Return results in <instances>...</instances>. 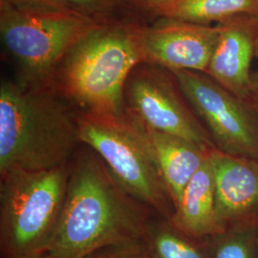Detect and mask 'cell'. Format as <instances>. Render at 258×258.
Segmentation results:
<instances>
[{
	"instance_id": "5",
	"label": "cell",
	"mask_w": 258,
	"mask_h": 258,
	"mask_svg": "<svg viewBox=\"0 0 258 258\" xmlns=\"http://www.w3.org/2000/svg\"><path fill=\"white\" fill-rule=\"evenodd\" d=\"M71 163L50 170L0 175L1 258L45 253L64 204Z\"/></svg>"
},
{
	"instance_id": "8",
	"label": "cell",
	"mask_w": 258,
	"mask_h": 258,
	"mask_svg": "<svg viewBox=\"0 0 258 258\" xmlns=\"http://www.w3.org/2000/svg\"><path fill=\"white\" fill-rule=\"evenodd\" d=\"M126 109L148 127L215 148L171 71L148 62L139 63L124 88Z\"/></svg>"
},
{
	"instance_id": "3",
	"label": "cell",
	"mask_w": 258,
	"mask_h": 258,
	"mask_svg": "<svg viewBox=\"0 0 258 258\" xmlns=\"http://www.w3.org/2000/svg\"><path fill=\"white\" fill-rule=\"evenodd\" d=\"M141 25L112 22L94 28L67 52L48 84L78 112H123L126 81L132 70L144 62Z\"/></svg>"
},
{
	"instance_id": "13",
	"label": "cell",
	"mask_w": 258,
	"mask_h": 258,
	"mask_svg": "<svg viewBox=\"0 0 258 258\" xmlns=\"http://www.w3.org/2000/svg\"><path fill=\"white\" fill-rule=\"evenodd\" d=\"M148 129L175 210L181 201L185 186L203 166L213 148H202L174 135L150 127Z\"/></svg>"
},
{
	"instance_id": "1",
	"label": "cell",
	"mask_w": 258,
	"mask_h": 258,
	"mask_svg": "<svg viewBox=\"0 0 258 258\" xmlns=\"http://www.w3.org/2000/svg\"><path fill=\"white\" fill-rule=\"evenodd\" d=\"M85 147L71 162L63 208L45 250L51 257H85L105 247L144 241L148 231L140 202Z\"/></svg>"
},
{
	"instance_id": "23",
	"label": "cell",
	"mask_w": 258,
	"mask_h": 258,
	"mask_svg": "<svg viewBox=\"0 0 258 258\" xmlns=\"http://www.w3.org/2000/svg\"><path fill=\"white\" fill-rule=\"evenodd\" d=\"M36 258H53V257H51V256H50V255H48V254H45V253H44V254H42V255H40V256H37V257H36Z\"/></svg>"
},
{
	"instance_id": "16",
	"label": "cell",
	"mask_w": 258,
	"mask_h": 258,
	"mask_svg": "<svg viewBox=\"0 0 258 258\" xmlns=\"http://www.w3.org/2000/svg\"><path fill=\"white\" fill-rule=\"evenodd\" d=\"M144 241L150 258H207L202 249L166 227L148 226Z\"/></svg>"
},
{
	"instance_id": "9",
	"label": "cell",
	"mask_w": 258,
	"mask_h": 258,
	"mask_svg": "<svg viewBox=\"0 0 258 258\" xmlns=\"http://www.w3.org/2000/svg\"><path fill=\"white\" fill-rule=\"evenodd\" d=\"M218 24L205 25L161 18L153 25H141L140 45L144 62L169 71L206 73L219 38Z\"/></svg>"
},
{
	"instance_id": "15",
	"label": "cell",
	"mask_w": 258,
	"mask_h": 258,
	"mask_svg": "<svg viewBox=\"0 0 258 258\" xmlns=\"http://www.w3.org/2000/svg\"><path fill=\"white\" fill-rule=\"evenodd\" d=\"M71 11L92 19L99 24L112 22H135L142 14L130 0H64Z\"/></svg>"
},
{
	"instance_id": "20",
	"label": "cell",
	"mask_w": 258,
	"mask_h": 258,
	"mask_svg": "<svg viewBox=\"0 0 258 258\" xmlns=\"http://www.w3.org/2000/svg\"><path fill=\"white\" fill-rule=\"evenodd\" d=\"M130 2L141 13L160 18H168L172 10L170 0H130Z\"/></svg>"
},
{
	"instance_id": "4",
	"label": "cell",
	"mask_w": 258,
	"mask_h": 258,
	"mask_svg": "<svg viewBox=\"0 0 258 258\" xmlns=\"http://www.w3.org/2000/svg\"><path fill=\"white\" fill-rule=\"evenodd\" d=\"M80 137L102 158L135 200L168 216L172 204L148 129L127 109L119 114L78 112Z\"/></svg>"
},
{
	"instance_id": "18",
	"label": "cell",
	"mask_w": 258,
	"mask_h": 258,
	"mask_svg": "<svg viewBox=\"0 0 258 258\" xmlns=\"http://www.w3.org/2000/svg\"><path fill=\"white\" fill-rule=\"evenodd\" d=\"M0 4L32 13H54L71 11L64 0H0Z\"/></svg>"
},
{
	"instance_id": "14",
	"label": "cell",
	"mask_w": 258,
	"mask_h": 258,
	"mask_svg": "<svg viewBox=\"0 0 258 258\" xmlns=\"http://www.w3.org/2000/svg\"><path fill=\"white\" fill-rule=\"evenodd\" d=\"M258 14V0H182L173 6L168 18L212 25L227 19Z\"/></svg>"
},
{
	"instance_id": "11",
	"label": "cell",
	"mask_w": 258,
	"mask_h": 258,
	"mask_svg": "<svg viewBox=\"0 0 258 258\" xmlns=\"http://www.w3.org/2000/svg\"><path fill=\"white\" fill-rule=\"evenodd\" d=\"M217 24L219 38L206 74L235 96L253 103L250 68L255 57V17L239 16Z\"/></svg>"
},
{
	"instance_id": "24",
	"label": "cell",
	"mask_w": 258,
	"mask_h": 258,
	"mask_svg": "<svg viewBox=\"0 0 258 258\" xmlns=\"http://www.w3.org/2000/svg\"><path fill=\"white\" fill-rule=\"evenodd\" d=\"M143 258H150L149 254H148V250H147V247H146V251H145V254H144Z\"/></svg>"
},
{
	"instance_id": "21",
	"label": "cell",
	"mask_w": 258,
	"mask_h": 258,
	"mask_svg": "<svg viewBox=\"0 0 258 258\" xmlns=\"http://www.w3.org/2000/svg\"><path fill=\"white\" fill-rule=\"evenodd\" d=\"M256 22V37H255V57L258 59V14L254 15ZM251 92H252V102L258 106V69L251 75Z\"/></svg>"
},
{
	"instance_id": "10",
	"label": "cell",
	"mask_w": 258,
	"mask_h": 258,
	"mask_svg": "<svg viewBox=\"0 0 258 258\" xmlns=\"http://www.w3.org/2000/svg\"><path fill=\"white\" fill-rule=\"evenodd\" d=\"M215 209L224 231L258 221V160L233 156L213 148L210 154Z\"/></svg>"
},
{
	"instance_id": "6",
	"label": "cell",
	"mask_w": 258,
	"mask_h": 258,
	"mask_svg": "<svg viewBox=\"0 0 258 258\" xmlns=\"http://www.w3.org/2000/svg\"><path fill=\"white\" fill-rule=\"evenodd\" d=\"M100 25L73 11L32 13L0 4V37L19 79L48 83L67 52Z\"/></svg>"
},
{
	"instance_id": "22",
	"label": "cell",
	"mask_w": 258,
	"mask_h": 258,
	"mask_svg": "<svg viewBox=\"0 0 258 258\" xmlns=\"http://www.w3.org/2000/svg\"><path fill=\"white\" fill-rule=\"evenodd\" d=\"M171 1V3H172V8H173V6L177 4L178 2H180V1H182V0H170ZM171 13V12H170Z\"/></svg>"
},
{
	"instance_id": "2",
	"label": "cell",
	"mask_w": 258,
	"mask_h": 258,
	"mask_svg": "<svg viewBox=\"0 0 258 258\" xmlns=\"http://www.w3.org/2000/svg\"><path fill=\"white\" fill-rule=\"evenodd\" d=\"M81 145L78 111L50 84L1 82L0 175L67 166Z\"/></svg>"
},
{
	"instance_id": "25",
	"label": "cell",
	"mask_w": 258,
	"mask_h": 258,
	"mask_svg": "<svg viewBox=\"0 0 258 258\" xmlns=\"http://www.w3.org/2000/svg\"><path fill=\"white\" fill-rule=\"evenodd\" d=\"M256 242H257V249H258V231H257V237H256Z\"/></svg>"
},
{
	"instance_id": "7",
	"label": "cell",
	"mask_w": 258,
	"mask_h": 258,
	"mask_svg": "<svg viewBox=\"0 0 258 258\" xmlns=\"http://www.w3.org/2000/svg\"><path fill=\"white\" fill-rule=\"evenodd\" d=\"M171 72L215 148L258 160V106L235 96L204 72Z\"/></svg>"
},
{
	"instance_id": "12",
	"label": "cell",
	"mask_w": 258,
	"mask_h": 258,
	"mask_svg": "<svg viewBox=\"0 0 258 258\" xmlns=\"http://www.w3.org/2000/svg\"><path fill=\"white\" fill-rule=\"evenodd\" d=\"M171 220L178 231L194 237L225 232L216 217L215 187L210 156L185 186Z\"/></svg>"
},
{
	"instance_id": "17",
	"label": "cell",
	"mask_w": 258,
	"mask_h": 258,
	"mask_svg": "<svg viewBox=\"0 0 258 258\" xmlns=\"http://www.w3.org/2000/svg\"><path fill=\"white\" fill-rule=\"evenodd\" d=\"M257 231V223H249L219 234L213 258H258Z\"/></svg>"
},
{
	"instance_id": "19",
	"label": "cell",
	"mask_w": 258,
	"mask_h": 258,
	"mask_svg": "<svg viewBox=\"0 0 258 258\" xmlns=\"http://www.w3.org/2000/svg\"><path fill=\"white\" fill-rule=\"evenodd\" d=\"M145 251V241H140L105 247L98 249L83 258H143Z\"/></svg>"
}]
</instances>
